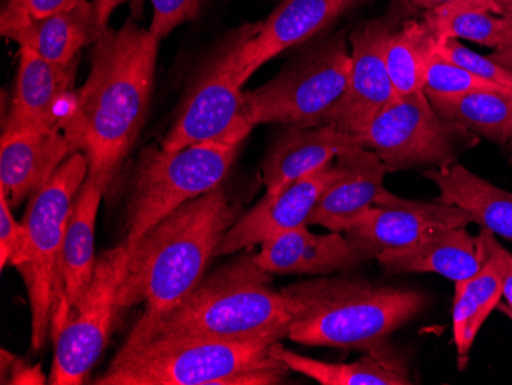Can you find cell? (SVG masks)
Returning a JSON list of instances; mask_svg holds the SVG:
<instances>
[{
	"label": "cell",
	"mask_w": 512,
	"mask_h": 385,
	"mask_svg": "<svg viewBox=\"0 0 512 385\" xmlns=\"http://www.w3.org/2000/svg\"><path fill=\"white\" fill-rule=\"evenodd\" d=\"M352 70V53L344 34L325 37L299 54L275 79L244 93L250 126L312 128L344 97Z\"/></svg>",
	"instance_id": "cell-8"
},
{
	"label": "cell",
	"mask_w": 512,
	"mask_h": 385,
	"mask_svg": "<svg viewBox=\"0 0 512 385\" xmlns=\"http://www.w3.org/2000/svg\"><path fill=\"white\" fill-rule=\"evenodd\" d=\"M490 57L512 73V50H496Z\"/></svg>",
	"instance_id": "cell-40"
},
{
	"label": "cell",
	"mask_w": 512,
	"mask_h": 385,
	"mask_svg": "<svg viewBox=\"0 0 512 385\" xmlns=\"http://www.w3.org/2000/svg\"><path fill=\"white\" fill-rule=\"evenodd\" d=\"M77 60L59 65L20 47L19 68L4 132L36 128H65L76 105L73 94ZM65 131V129H63Z\"/></svg>",
	"instance_id": "cell-15"
},
{
	"label": "cell",
	"mask_w": 512,
	"mask_h": 385,
	"mask_svg": "<svg viewBox=\"0 0 512 385\" xmlns=\"http://www.w3.org/2000/svg\"><path fill=\"white\" fill-rule=\"evenodd\" d=\"M376 260L390 274L434 272L454 283L470 280L483 266L476 238L465 228L436 229L413 246L381 252Z\"/></svg>",
	"instance_id": "cell-22"
},
{
	"label": "cell",
	"mask_w": 512,
	"mask_h": 385,
	"mask_svg": "<svg viewBox=\"0 0 512 385\" xmlns=\"http://www.w3.org/2000/svg\"><path fill=\"white\" fill-rule=\"evenodd\" d=\"M364 146L361 137L332 125L289 126L273 143L263 163L266 195H276L293 181L318 171L347 149ZM365 148V146H364Z\"/></svg>",
	"instance_id": "cell-20"
},
{
	"label": "cell",
	"mask_w": 512,
	"mask_h": 385,
	"mask_svg": "<svg viewBox=\"0 0 512 385\" xmlns=\"http://www.w3.org/2000/svg\"><path fill=\"white\" fill-rule=\"evenodd\" d=\"M270 274L246 254L204 277L183 303L129 335L149 333L217 339H283L293 321L292 301L270 289Z\"/></svg>",
	"instance_id": "cell-5"
},
{
	"label": "cell",
	"mask_w": 512,
	"mask_h": 385,
	"mask_svg": "<svg viewBox=\"0 0 512 385\" xmlns=\"http://www.w3.org/2000/svg\"><path fill=\"white\" fill-rule=\"evenodd\" d=\"M356 4L358 0H283L264 22L253 25L238 48L243 85L264 63L318 36Z\"/></svg>",
	"instance_id": "cell-16"
},
{
	"label": "cell",
	"mask_w": 512,
	"mask_h": 385,
	"mask_svg": "<svg viewBox=\"0 0 512 385\" xmlns=\"http://www.w3.org/2000/svg\"><path fill=\"white\" fill-rule=\"evenodd\" d=\"M143 2L145 0H92L91 4L96 13L97 25H99L100 34L109 28V19L120 5H131L132 14L134 17L140 16L143 11Z\"/></svg>",
	"instance_id": "cell-37"
},
{
	"label": "cell",
	"mask_w": 512,
	"mask_h": 385,
	"mask_svg": "<svg viewBox=\"0 0 512 385\" xmlns=\"http://www.w3.org/2000/svg\"><path fill=\"white\" fill-rule=\"evenodd\" d=\"M89 172V158L76 151L33 197L25 217L27 263L17 267L31 307V349L40 350L62 313V254L77 194Z\"/></svg>",
	"instance_id": "cell-6"
},
{
	"label": "cell",
	"mask_w": 512,
	"mask_h": 385,
	"mask_svg": "<svg viewBox=\"0 0 512 385\" xmlns=\"http://www.w3.org/2000/svg\"><path fill=\"white\" fill-rule=\"evenodd\" d=\"M115 174L102 166H89L88 177L77 194L66 228L62 254V313L51 336L59 332L69 312L88 289L96 267V221L103 194Z\"/></svg>",
	"instance_id": "cell-17"
},
{
	"label": "cell",
	"mask_w": 512,
	"mask_h": 385,
	"mask_svg": "<svg viewBox=\"0 0 512 385\" xmlns=\"http://www.w3.org/2000/svg\"><path fill=\"white\" fill-rule=\"evenodd\" d=\"M158 42L134 19L119 30L109 27L94 42L91 71L63 128L89 166L117 175L137 142L154 91Z\"/></svg>",
	"instance_id": "cell-1"
},
{
	"label": "cell",
	"mask_w": 512,
	"mask_h": 385,
	"mask_svg": "<svg viewBox=\"0 0 512 385\" xmlns=\"http://www.w3.org/2000/svg\"><path fill=\"white\" fill-rule=\"evenodd\" d=\"M2 36L19 43V47L36 51L43 59L69 65L76 62L83 48L96 42L100 31L94 7L83 0L73 10L17 25Z\"/></svg>",
	"instance_id": "cell-24"
},
{
	"label": "cell",
	"mask_w": 512,
	"mask_h": 385,
	"mask_svg": "<svg viewBox=\"0 0 512 385\" xmlns=\"http://www.w3.org/2000/svg\"><path fill=\"white\" fill-rule=\"evenodd\" d=\"M10 373L2 384H45L40 366H27L17 356L11 355L7 350H2V378Z\"/></svg>",
	"instance_id": "cell-36"
},
{
	"label": "cell",
	"mask_w": 512,
	"mask_h": 385,
	"mask_svg": "<svg viewBox=\"0 0 512 385\" xmlns=\"http://www.w3.org/2000/svg\"><path fill=\"white\" fill-rule=\"evenodd\" d=\"M476 91H512L503 86L486 82L474 76L456 63L433 53L424 77V93L427 97H453Z\"/></svg>",
	"instance_id": "cell-30"
},
{
	"label": "cell",
	"mask_w": 512,
	"mask_h": 385,
	"mask_svg": "<svg viewBox=\"0 0 512 385\" xmlns=\"http://www.w3.org/2000/svg\"><path fill=\"white\" fill-rule=\"evenodd\" d=\"M341 175V166L329 163L293 181L276 195H264L255 208L230 226L215 257L235 254L255 244L266 243L284 232L307 226V220L325 189Z\"/></svg>",
	"instance_id": "cell-14"
},
{
	"label": "cell",
	"mask_w": 512,
	"mask_h": 385,
	"mask_svg": "<svg viewBox=\"0 0 512 385\" xmlns=\"http://www.w3.org/2000/svg\"><path fill=\"white\" fill-rule=\"evenodd\" d=\"M272 353L283 361L289 370L302 373L322 385H411L407 367L399 356L393 355L388 346L367 352L364 358L350 364H333L307 358L286 349L279 343L272 346Z\"/></svg>",
	"instance_id": "cell-25"
},
{
	"label": "cell",
	"mask_w": 512,
	"mask_h": 385,
	"mask_svg": "<svg viewBox=\"0 0 512 385\" xmlns=\"http://www.w3.org/2000/svg\"><path fill=\"white\" fill-rule=\"evenodd\" d=\"M128 263L126 244L102 252L94 275L79 303L69 312L59 332L53 336L54 359L51 385L83 384L96 366L111 335L115 297Z\"/></svg>",
	"instance_id": "cell-11"
},
{
	"label": "cell",
	"mask_w": 512,
	"mask_h": 385,
	"mask_svg": "<svg viewBox=\"0 0 512 385\" xmlns=\"http://www.w3.org/2000/svg\"><path fill=\"white\" fill-rule=\"evenodd\" d=\"M235 221L237 209L221 186L158 221L128 251L115 297L117 313L145 304L138 323L168 315L203 281L207 264Z\"/></svg>",
	"instance_id": "cell-2"
},
{
	"label": "cell",
	"mask_w": 512,
	"mask_h": 385,
	"mask_svg": "<svg viewBox=\"0 0 512 385\" xmlns=\"http://www.w3.org/2000/svg\"><path fill=\"white\" fill-rule=\"evenodd\" d=\"M151 33L165 39L175 28L200 17L204 0H151Z\"/></svg>",
	"instance_id": "cell-34"
},
{
	"label": "cell",
	"mask_w": 512,
	"mask_h": 385,
	"mask_svg": "<svg viewBox=\"0 0 512 385\" xmlns=\"http://www.w3.org/2000/svg\"><path fill=\"white\" fill-rule=\"evenodd\" d=\"M425 177L439 188L437 203L456 206L468 212L483 229L512 240L511 192L497 188L456 162L444 168L428 169Z\"/></svg>",
	"instance_id": "cell-23"
},
{
	"label": "cell",
	"mask_w": 512,
	"mask_h": 385,
	"mask_svg": "<svg viewBox=\"0 0 512 385\" xmlns=\"http://www.w3.org/2000/svg\"><path fill=\"white\" fill-rule=\"evenodd\" d=\"M253 25L224 40L204 66L194 88L184 99L174 125L161 148L180 149L201 142L240 145L252 131L247 120L243 82L237 71V54Z\"/></svg>",
	"instance_id": "cell-10"
},
{
	"label": "cell",
	"mask_w": 512,
	"mask_h": 385,
	"mask_svg": "<svg viewBox=\"0 0 512 385\" xmlns=\"http://www.w3.org/2000/svg\"><path fill=\"white\" fill-rule=\"evenodd\" d=\"M255 260L269 274L325 275L356 269L365 258L341 232L316 235L301 226L261 244Z\"/></svg>",
	"instance_id": "cell-21"
},
{
	"label": "cell",
	"mask_w": 512,
	"mask_h": 385,
	"mask_svg": "<svg viewBox=\"0 0 512 385\" xmlns=\"http://www.w3.org/2000/svg\"><path fill=\"white\" fill-rule=\"evenodd\" d=\"M28 232L22 221H17L11 212L7 195L0 191V267H20L27 263Z\"/></svg>",
	"instance_id": "cell-32"
},
{
	"label": "cell",
	"mask_w": 512,
	"mask_h": 385,
	"mask_svg": "<svg viewBox=\"0 0 512 385\" xmlns=\"http://www.w3.org/2000/svg\"><path fill=\"white\" fill-rule=\"evenodd\" d=\"M502 17L505 24V43L500 50H512V10L505 11Z\"/></svg>",
	"instance_id": "cell-39"
},
{
	"label": "cell",
	"mask_w": 512,
	"mask_h": 385,
	"mask_svg": "<svg viewBox=\"0 0 512 385\" xmlns=\"http://www.w3.org/2000/svg\"><path fill=\"white\" fill-rule=\"evenodd\" d=\"M497 309H499L500 312L505 313V315L509 316V318H511V320H512V309H511V307L508 306V304H500L499 303V306H497Z\"/></svg>",
	"instance_id": "cell-42"
},
{
	"label": "cell",
	"mask_w": 512,
	"mask_h": 385,
	"mask_svg": "<svg viewBox=\"0 0 512 385\" xmlns=\"http://www.w3.org/2000/svg\"><path fill=\"white\" fill-rule=\"evenodd\" d=\"M410 4L427 11L442 7H474L500 14V16L503 14L502 8L494 0H410Z\"/></svg>",
	"instance_id": "cell-38"
},
{
	"label": "cell",
	"mask_w": 512,
	"mask_h": 385,
	"mask_svg": "<svg viewBox=\"0 0 512 385\" xmlns=\"http://www.w3.org/2000/svg\"><path fill=\"white\" fill-rule=\"evenodd\" d=\"M474 132L437 114L424 91L399 96L385 106L359 134L388 172L419 166L444 168L456 162L462 149L476 145Z\"/></svg>",
	"instance_id": "cell-9"
},
{
	"label": "cell",
	"mask_w": 512,
	"mask_h": 385,
	"mask_svg": "<svg viewBox=\"0 0 512 385\" xmlns=\"http://www.w3.org/2000/svg\"><path fill=\"white\" fill-rule=\"evenodd\" d=\"M396 25V17L384 16L368 20L353 31L348 88L324 125L362 134L385 106L398 99L385 63V48Z\"/></svg>",
	"instance_id": "cell-12"
},
{
	"label": "cell",
	"mask_w": 512,
	"mask_h": 385,
	"mask_svg": "<svg viewBox=\"0 0 512 385\" xmlns=\"http://www.w3.org/2000/svg\"><path fill=\"white\" fill-rule=\"evenodd\" d=\"M283 292L293 309L287 338L306 346L364 352L387 346L391 333L427 303L424 293L417 290L356 278L304 281Z\"/></svg>",
	"instance_id": "cell-4"
},
{
	"label": "cell",
	"mask_w": 512,
	"mask_h": 385,
	"mask_svg": "<svg viewBox=\"0 0 512 385\" xmlns=\"http://www.w3.org/2000/svg\"><path fill=\"white\" fill-rule=\"evenodd\" d=\"M436 37L425 22L408 20L391 34L385 63L398 96L424 91V77Z\"/></svg>",
	"instance_id": "cell-28"
},
{
	"label": "cell",
	"mask_w": 512,
	"mask_h": 385,
	"mask_svg": "<svg viewBox=\"0 0 512 385\" xmlns=\"http://www.w3.org/2000/svg\"><path fill=\"white\" fill-rule=\"evenodd\" d=\"M494 2L502 8L503 13H505V11L512 10V0H494Z\"/></svg>",
	"instance_id": "cell-41"
},
{
	"label": "cell",
	"mask_w": 512,
	"mask_h": 385,
	"mask_svg": "<svg viewBox=\"0 0 512 385\" xmlns=\"http://www.w3.org/2000/svg\"><path fill=\"white\" fill-rule=\"evenodd\" d=\"M474 7H442L427 11L424 22L437 40L467 39L500 50L505 43L502 16Z\"/></svg>",
	"instance_id": "cell-29"
},
{
	"label": "cell",
	"mask_w": 512,
	"mask_h": 385,
	"mask_svg": "<svg viewBox=\"0 0 512 385\" xmlns=\"http://www.w3.org/2000/svg\"><path fill=\"white\" fill-rule=\"evenodd\" d=\"M240 145L201 142L180 149L143 151L126 206V247L142 240L158 221L184 203L220 188Z\"/></svg>",
	"instance_id": "cell-7"
},
{
	"label": "cell",
	"mask_w": 512,
	"mask_h": 385,
	"mask_svg": "<svg viewBox=\"0 0 512 385\" xmlns=\"http://www.w3.org/2000/svg\"><path fill=\"white\" fill-rule=\"evenodd\" d=\"M477 254L480 260L491 261L496 267L500 281H502L503 297L508 301V306L512 309V254L506 251L497 243L493 232L488 229L480 231L479 237H476Z\"/></svg>",
	"instance_id": "cell-35"
},
{
	"label": "cell",
	"mask_w": 512,
	"mask_h": 385,
	"mask_svg": "<svg viewBox=\"0 0 512 385\" xmlns=\"http://www.w3.org/2000/svg\"><path fill=\"white\" fill-rule=\"evenodd\" d=\"M479 274L457 281L453 304L454 341L462 358L468 355L480 327L503 297L502 281L491 261H482Z\"/></svg>",
	"instance_id": "cell-27"
},
{
	"label": "cell",
	"mask_w": 512,
	"mask_h": 385,
	"mask_svg": "<svg viewBox=\"0 0 512 385\" xmlns=\"http://www.w3.org/2000/svg\"><path fill=\"white\" fill-rule=\"evenodd\" d=\"M342 175L325 189L307 220L332 232H347L362 214L375 206L384 189L387 166L375 151L352 148L336 157Z\"/></svg>",
	"instance_id": "cell-19"
},
{
	"label": "cell",
	"mask_w": 512,
	"mask_h": 385,
	"mask_svg": "<svg viewBox=\"0 0 512 385\" xmlns=\"http://www.w3.org/2000/svg\"><path fill=\"white\" fill-rule=\"evenodd\" d=\"M428 99L440 117L499 145L512 143V91H476Z\"/></svg>",
	"instance_id": "cell-26"
},
{
	"label": "cell",
	"mask_w": 512,
	"mask_h": 385,
	"mask_svg": "<svg viewBox=\"0 0 512 385\" xmlns=\"http://www.w3.org/2000/svg\"><path fill=\"white\" fill-rule=\"evenodd\" d=\"M76 152L62 128L2 132L0 191L11 206L33 197L54 172Z\"/></svg>",
	"instance_id": "cell-18"
},
{
	"label": "cell",
	"mask_w": 512,
	"mask_h": 385,
	"mask_svg": "<svg viewBox=\"0 0 512 385\" xmlns=\"http://www.w3.org/2000/svg\"><path fill=\"white\" fill-rule=\"evenodd\" d=\"M473 221L456 206L404 200L384 188L375 206L355 221L345 237L365 260H371L388 249L413 246L436 229L467 228Z\"/></svg>",
	"instance_id": "cell-13"
},
{
	"label": "cell",
	"mask_w": 512,
	"mask_h": 385,
	"mask_svg": "<svg viewBox=\"0 0 512 385\" xmlns=\"http://www.w3.org/2000/svg\"><path fill=\"white\" fill-rule=\"evenodd\" d=\"M433 53L437 54V56L444 57L448 62L462 66V68L470 71L474 76L486 80V82L512 89L511 71L506 70L502 65L494 62L491 57L480 56L476 51L470 50V48L462 45L459 40H436Z\"/></svg>",
	"instance_id": "cell-31"
},
{
	"label": "cell",
	"mask_w": 512,
	"mask_h": 385,
	"mask_svg": "<svg viewBox=\"0 0 512 385\" xmlns=\"http://www.w3.org/2000/svg\"><path fill=\"white\" fill-rule=\"evenodd\" d=\"M82 2L83 0H8L0 16V31L5 33L17 25L73 10Z\"/></svg>",
	"instance_id": "cell-33"
},
{
	"label": "cell",
	"mask_w": 512,
	"mask_h": 385,
	"mask_svg": "<svg viewBox=\"0 0 512 385\" xmlns=\"http://www.w3.org/2000/svg\"><path fill=\"white\" fill-rule=\"evenodd\" d=\"M281 339L129 335L97 385H276L289 367L272 353Z\"/></svg>",
	"instance_id": "cell-3"
}]
</instances>
